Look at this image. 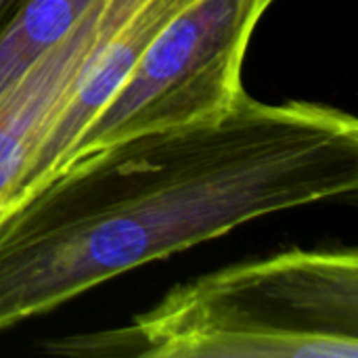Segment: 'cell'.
<instances>
[{"label":"cell","instance_id":"obj_1","mask_svg":"<svg viewBox=\"0 0 358 358\" xmlns=\"http://www.w3.org/2000/svg\"><path fill=\"white\" fill-rule=\"evenodd\" d=\"M358 122L243 96L214 122L78 159L0 216V331L250 220L355 199Z\"/></svg>","mask_w":358,"mask_h":358},{"label":"cell","instance_id":"obj_2","mask_svg":"<svg viewBox=\"0 0 358 358\" xmlns=\"http://www.w3.org/2000/svg\"><path fill=\"white\" fill-rule=\"evenodd\" d=\"M55 355L357 358L358 254L289 250L174 287L130 325L46 344Z\"/></svg>","mask_w":358,"mask_h":358},{"label":"cell","instance_id":"obj_3","mask_svg":"<svg viewBox=\"0 0 358 358\" xmlns=\"http://www.w3.org/2000/svg\"><path fill=\"white\" fill-rule=\"evenodd\" d=\"M275 2L193 0L185 6L143 48L61 170L128 138L214 122L237 107L245 96L248 46Z\"/></svg>","mask_w":358,"mask_h":358},{"label":"cell","instance_id":"obj_4","mask_svg":"<svg viewBox=\"0 0 358 358\" xmlns=\"http://www.w3.org/2000/svg\"><path fill=\"white\" fill-rule=\"evenodd\" d=\"M143 0H94L78 23L0 90V212L92 52Z\"/></svg>","mask_w":358,"mask_h":358},{"label":"cell","instance_id":"obj_5","mask_svg":"<svg viewBox=\"0 0 358 358\" xmlns=\"http://www.w3.org/2000/svg\"><path fill=\"white\" fill-rule=\"evenodd\" d=\"M191 2L193 0H143L132 15L92 52L71 94L10 187L0 216L38 191L61 170L80 132L113 96L143 48Z\"/></svg>","mask_w":358,"mask_h":358},{"label":"cell","instance_id":"obj_6","mask_svg":"<svg viewBox=\"0 0 358 358\" xmlns=\"http://www.w3.org/2000/svg\"><path fill=\"white\" fill-rule=\"evenodd\" d=\"M94 0H25L0 36V90L59 42Z\"/></svg>","mask_w":358,"mask_h":358},{"label":"cell","instance_id":"obj_7","mask_svg":"<svg viewBox=\"0 0 358 358\" xmlns=\"http://www.w3.org/2000/svg\"><path fill=\"white\" fill-rule=\"evenodd\" d=\"M23 2L25 0H0V36L6 29V25L13 21V17L17 15Z\"/></svg>","mask_w":358,"mask_h":358}]
</instances>
